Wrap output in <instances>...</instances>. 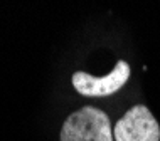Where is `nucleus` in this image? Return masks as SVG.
I'll list each match as a JSON object with an SVG mask.
<instances>
[{
    "label": "nucleus",
    "mask_w": 160,
    "mask_h": 141,
    "mask_svg": "<svg viewBox=\"0 0 160 141\" xmlns=\"http://www.w3.org/2000/svg\"><path fill=\"white\" fill-rule=\"evenodd\" d=\"M61 141H115L113 126L105 111L84 106L64 121Z\"/></svg>",
    "instance_id": "nucleus-1"
},
{
    "label": "nucleus",
    "mask_w": 160,
    "mask_h": 141,
    "mask_svg": "<svg viewBox=\"0 0 160 141\" xmlns=\"http://www.w3.org/2000/svg\"><path fill=\"white\" fill-rule=\"evenodd\" d=\"M115 141H160V125L150 109L137 104L113 126Z\"/></svg>",
    "instance_id": "nucleus-2"
},
{
    "label": "nucleus",
    "mask_w": 160,
    "mask_h": 141,
    "mask_svg": "<svg viewBox=\"0 0 160 141\" xmlns=\"http://www.w3.org/2000/svg\"><path fill=\"white\" fill-rule=\"evenodd\" d=\"M132 74V67L127 61H118L113 71L108 72L103 78H96L88 72L78 71L72 74V86L79 94L83 96H93V97H103V96H111L118 92Z\"/></svg>",
    "instance_id": "nucleus-3"
}]
</instances>
